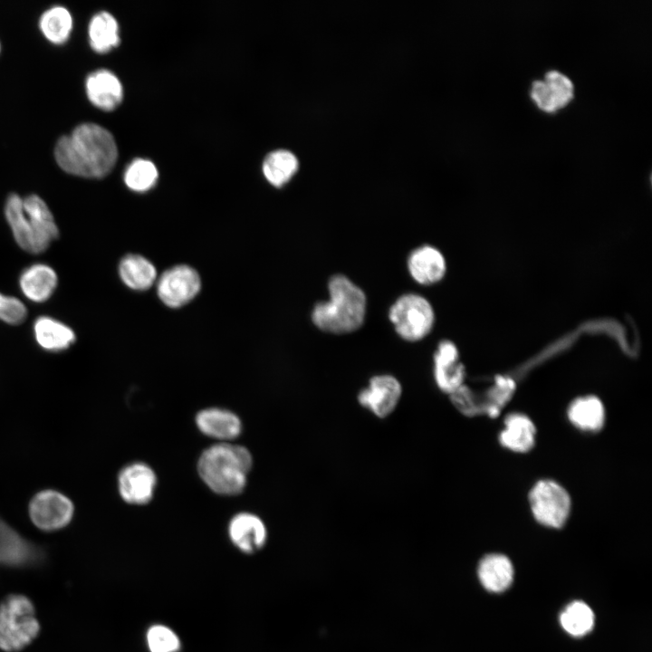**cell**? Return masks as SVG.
Returning a JSON list of instances; mask_svg holds the SVG:
<instances>
[{
	"mask_svg": "<svg viewBox=\"0 0 652 652\" xmlns=\"http://www.w3.org/2000/svg\"><path fill=\"white\" fill-rule=\"evenodd\" d=\"M54 158L69 174L101 178L113 168L118 149L108 129L95 123H82L58 139Z\"/></svg>",
	"mask_w": 652,
	"mask_h": 652,
	"instance_id": "cell-1",
	"label": "cell"
},
{
	"mask_svg": "<svg viewBox=\"0 0 652 652\" xmlns=\"http://www.w3.org/2000/svg\"><path fill=\"white\" fill-rule=\"evenodd\" d=\"M5 216L14 241L29 254L43 253L59 237L54 216L38 195L22 198L10 194L5 204Z\"/></svg>",
	"mask_w": 652,
	"mask_h": 652,
	"instance_id": "cell-2",
	"label": "cell"
},
{
	"mask_svg": "<svg viewBox=\"0 0 652 652\" xmlns=\"http://www.w3.org/2000/svg\"><path fill=\"white\" fill-rule=\"evenodd\" d=\"M329 300L318 302L312 320L320 330L330 333H349L363 323L367 299L364 292L342 274L332 276L328 284Z\"/></svg>",
	"mask_w": 652,
	"mask_h": 652,
	"instance_id": "cell-3",
	"label": "cell"
},
{
	"mask_svg": "<svg viewBox=\"0 0 652 652\" xmlns=\"http://www.w3.org/2000/svg\"><path fill=\"white\" fill-rule=\"evenodd\" d=\"M252 465V455L245 447L221 443L202 453L197 462V471L201 479L215 493L235 495L244 491Z\"/></svg>",
	"mask_w": 652,
	"mask_h": 652,
	"instance_id": "cell-4",
	"label": "cell"
},
{
	"mask_svg": "<svg viewBox=\"0 0 652 652\" xmlns=\"http://www.w3.org/2000/svg\"><path fill=\"white\" fill-rule=\"evenodd\" d=\"M40 624L32 601L25 596L12 594L0 603V648L16 652L28 646L38 635Z\"/></svg>",
	"mask_w": 652,
	"mask_h": 652,
	"instance_id": "cell-5",
	"label": "cell"
},
{
	"mask_svg": "<svg viewBox=\"0 0 652 652\" xmlns=\"http://www.w3.org/2000/svg\"><path fill=\"white\" fill-rule=\"evenodd\" d=\"M388 318L402 339L417 341L425 338L432 330L435 312L425 297L417 293H406L392 304Z\"/></svg>",
	"mask_w": 652,
	"mask_h": 652,
	"instance_id": "cell-6",
	"label": "cell"
},
{
	"mask_svg": "<svg viewBox=\"0 0 652 652\" xmlns=\"http://www.w3.org/2000/svg\"><path fill=\"white\" fill-rule=\"evenodd\" d=\"M403 394L400 381L390 374L371 377L357 394L358 404L375 417L385 419L398 408Z\"/></svg>",
	"mask_w": 652,
	"mask_h": 652,
	"instance_id": "cell-7",
	"label": "cell"
},
{
	"mask_svg": "<svg viewBox=\"0 0 652 652\" xmlns=\"http://www.w3.org/2000/svg\"><path fill=\"white\" fill-rule=\"evenodd\" d=\"M72 501L55 490H43L30 501L29 516L40 530L53 532L64 528L72 519Z\"/></svg>",
	"mask_w": 652,
	"mask_h": 652,
	"instance_id": "cell-8",
	"label": "cell"
},
{
	"mask_svg": "<svg viewBox=\"0 0 652 652\" xmlns=\"http://www.w3.org/2000/svg\"><path fill=\"white\" fill-rule=\"evenodd\" d=\"M532 513L538 522L551 527H561L570 507L567 492L558 484L544 480L537 483L530 494Z\"/></svg>",
	"mask_w": 652,
	"mask_h": 652,
	"instance_id": "cell-9",
	"label": "cell"
},
{
	"mask_svg": "<svg viewBox=\"0 0 652 652\" xmlns=\"http://www.w3.org/2000/svg\"><path fill=\"white\" fill-rule=\"evenodd\" d=\"M199 290L198 273L187 265H177L164 272L157 286L159 299L171 308L187 303Z\"/></svg>",
	"mask_w": 652,
	"mask_h": 652,
	"instance_id": "cell-10",
	"label": "cell"
},
{
	"mask_svg": "<svg viewBox=\"0 0 652 652\" xmlns=\"http://www.w3.org/2000/svg\"><path fill=\"white\" fill-rule=\"evenodd\" d=\"M530 95L538 108L546 112H553L571 101L574 86L566 74L551 70L547 72L542 79L532 82Z\"/></svg>",
	"mask_w": 652,
	"mask_h": 652,
	"instance_id": "cell-11",
	"label": "cell"
},
{
	"mask_svg": "<svg viewBox=\"0 0 652 652\" xmlns=\"http://www.w3.org/2000/svg\"><path fill=\"white\" fill-rule=\"evenodd\" d=\"M157 484L154 471L146 464L134 463L119 474L118 486L122 499L130 504H146L152 497Z\"/></svg>",
	"mask_w": 652,
	"mask_h": 652,
	"instance_id": "cell-12",
	"label": "cell"
},
{
	"mask_svg": "<svg viewBox=\"0 0 652 652\" xmlns=\"http://www.w3.org/2000/svg\"><path fill=\"white\" fill-rule=\"evenodd\" d=\"M434 379L443 392L452 394L462 387L465 368L459 361L456 346L450 340L439 342L434 354Z\"/></svg>",
	"mask_w": 652,
	"mask_h": 652,
	"instance_id": "cell-13",
	"label": "cell"
},
{
	"mask_svg": "<svg viewBox=\"0 0 652 652\" xmlns=\"http://www.w3.org/2000/svg\"><path fill=\"white\" fill-rule=\"evenodd\" d=\"M41 557V551L35 545L0 519V565H29Z\"/></svg>",
	"mask_w": 652,
	"mask_h": 652,
	"instance_id": "cell-14",
	"label": "cell"
},
{
	"mask_svg": "<svg viewBox=\"0 0 652 652\" xmlns=\"http://www.w3.org/2000/svg\"><path fill=\"white\" fill-rule=\"evenodd\" d=\"M18 283L25 298L33 302L42 303L49 300L55 292L58 275L52 266L37 263L23 270Z\"/></svg>",
	"mask_w": 652,
	"mask_h": 652,
	"instance_id": "cell-15",
	"label": "cell"
},
{
	"mask_svg": "<svg viewBox=\"0 0 652 652\" xmlns=\"http://www.w3.org/2000/svg\"><path fill=\"white\" fill-rule=\"evenodd\" d=\"M231 542L242 551L254 553L263 548L267 540L264 522L256 515L242 513L232 518L228 526Z\"/></svg>",
	"mask_w": 652,
	"mask_h": 652,
	"instance_id": "cell-16",
	"label": "cell"
},
{
	"mask_svg": "<svg viewBox=\"0 0 652 652\" xmlns=\"http://www.w3.org/2000/svg\"><path fill=\"white\" fill-rule=\"evenodd\" d=\"M408 269L417 283L430 285L442 280L446 274V264L439 250L431 245H423L409 254Z\"/></svg>",
	"mask_w": 652,
	"mask_h": 652,
	"instance_id": "cell-17",
	"label": "cell"
},
{
	"mask_svg": "<svg viewBox=\"0 0 652 652\" xmlns=\"http://www.w3.org/2000/svg\"><path fill=\"white\" fill-rule=\"evenodd\" d=\"M87 97L97 108L114 110L123 98L122 85L118 77L108 70H98L88 75L85 82Z\"/></svg>",
	"mask_w": 652,
	"mask_h": 652,
	"instance_id": "cell-18",
	"label": "cell"
},
{
	"mask_svg": "<svg viewBox=\"0 0 652 652\" xmlns=\"http://www.w3.org/2000/svg\"><path fill=\"white\" fill-rule=\"evenodd\" d=\"M35 341L44 350L60 352L69 349L76 340L74 331L51 316L37 317L33 324Z\"/></svg>",
	"mask_w": 652,
	"mask_h": 652,
	"instance_id": "cell-19",
	"label": "cell"
},
{
	"mask_svg": "<svg viewBox=\"0 0 652 652\" xmlns=\"http://www.w3.org/2000/svg\"><path fill=\"white\" fill-rule=\"evenodd\" d=\"M199 430L205 435L221 440L237 437L242 430L240 418L233 412L222 408H206L196 417Z\"/></svg>",
	"mask_w": 652,
	"mask_h": 652,
	"instance_id": "cell-20",
	"label": "cell"
},
{
	"mask_svg": "<svg viewBox=\"0 0 652 652\" xmlns=\"http://www.w3.org/2000/svg\"><path fill=\"white\" fill-rule=\"evenodd\" d=\"M478 577L482 585L489 591H503L513 582V564L504 555H487L479 563Z\"/></svg>",
	"mask_w": 652,
	"mask_h": 652,
	"instance_id": "cell-21",
	"label": "cell"
},
{
	"mask_svg": "<svg viewBox=\"0 0 652 652\" xmlns=\"http://www.w3.org/2000/svg\"><path fill=\"white\" fill-rule=\"evenodd\" d=\"M122 282L133 290L149 289L155 282L157 271L154 265L139 254H128L119 265Z\"/></svg>",
	"mask_w": 652,
	"mask_h": 652,
	"instance_id": "cell-22",
	"label": "cell"
},
{
	"mask_svg": "<svg viewBox=\"0 0 652 652\" xmlns=\"http://www.w3.org/2000/svg\"><path fill=\"white\" fill-rule=\"evenodd\" d=\"M90 44L93 51L103 53L120 43L119 25L108 12H100L92 16L89 24Z\"/></svg>",
	"mask_w": 652,
	"mask_h": 652,
	"instance_id": "cell-23",
	"label": "cell"
},
{
	"mask_svg": "<svg viewBox=\"0 0 652 652\" xmlns=\"http://www.w3.org/2000/svg\"><path fill=\"white\" fill-rule=\"evenodd\" d=\"M534 435V426L527 417L512 414L505 419V428L500 435V440L509 449L524 452L532 446Z\"/></svg>",
	"mask_w": 652,
	"mask_h": 652,
	"instance_id": "cell-24",
	"label": "cell"
},
{
	"mask_svg": "<svg viewBox=\"0 0 652 652\" xmlns=\"http://www.w3.org/2000/svg\"><path fill=\"white\" fill-rule=\"evenodd\" d=\"M39 26L49 42L54 44H62L70 37L72 29V17L65 7L53 6L41 15Z\"/></svg>",
	"mask_w": 652,
	"mask_h": 652,
	"instance_id": "cell-25",
	"label": "cell"
},
{
	"mask_svg": "<svg viewBox=\"0 0 652 652\" xmlns=\"http://www.w3.org/2000/svg\"><path fill=\"white\" fill-rule=\"evenodd\" d=\"M298 169V159L293 153L285 149L271 152L263 164L266 179L274 187L286 184Z\"/></svg>",
	"mask_w": 652,
	"mask_h": 652,
	"instance_id": "cell-26",
	"label": "cell"
},
{
	"mask_svg": "<svg viewBox=\"0 0 652 652\" xmlns=\"http://www.w3.org/2000/svg\"><path fill=\"white\" fill-rule=\"evenodd\" d=\"M570 420L578 427L585 430H597L604 421V409L601 402L595 397L580 398L572 402L569 408Z\"/></svg>",
	"mask_w": 652,
	"mask_h": 652,
	"instance_id": "cell-27",
	"label": "cell"
},
{
	"mask_svg": "<svg viewBox=\"0 0 652 652\" xmlns=\"http://www.w3.org/2000/svg\"><path fill=\"white\" fill-rule=\"evenodd\" d=\"M560 621L569 634L580 637L590 632L594 626V614L582 601L569 604L561 612Z\"/></svg>",
	"mask_w": 652,
	"mask_h": 652,
	"instance_id": "cell-28",
	"label": "cell"
},
{
	"mask_svg": "<svg viewBox=\"0 0 652 652\" xmlns=\"http://www.w3.org/2000/svg\"><path fill=\"white\" fill-rule=\"evenodd\" d=\"M158 179V170L155 165L147 159L138 158L132 161L124 174L127 187L136 192H145L150 189Z\"/></svg>",
	"mask_w": 652,
	"mask_h": 652,
	"instance_id": "cell-29",
	"label": "cell"
},
{
	"mask_svg": "<svg viewBox=\"0 0 652 652\" xmlns=\"http://www.w3.org/2000/svg\"><path fill=\"white\" fill-rule=\"evenodd\" d=\"M146 638L150 652H177L181 647L177 635L168 627L160 624L151 626Z\"/></svg>",
	"mask_w": 652,
	"mask_h": 652,
	"instance_id": "cell-30",
	"label": "cell"
},
{
	"mask_svg": "<svg viewBox=\"0 0 652 652\" xmlns=\"http://www.w3.org/2000/svg\"><path fill=\"white\" fill-rule=\"evenodd\" d=\"M26 317L27 308L20 299L0 292V321L10 325H19Z\"/></svg>",
	"mask_w": 652,
	"mask_h": 652,
	"instance_id": "cell-31",
	"label": "cell"
},
{
	"mask_svg": "<svg viewBox=\"0 0 652 652\" xmlns=\"http://www.w3.org/2000/svg\"><path fill=\"white\" fill-rule=\"evenodd\" d=\"M0 50H1V44H0Z\"/></svg>",
	"mask_w": 652,
	"mask_h": 652,
	"instance_id": "cell-32",
	"label": "cell"
}]
</instances>
